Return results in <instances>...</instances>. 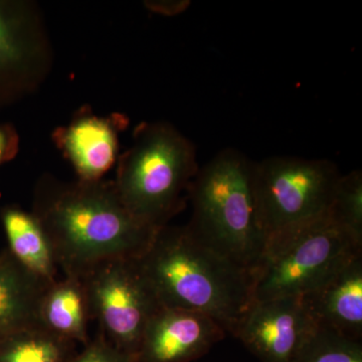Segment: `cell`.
<instances>
[{
	"instance_id": "7a4b0ae2",
	"label": "cell",
	"mask_w": 362,
	"mask_h": 362,
	"mask_svg": "<svg viewBox=\"0 0 362 362\" xmlns=\"http://www.w3.org/2000/svg\"><path fill=\"white\" fill-rule=\"evenodd\" d=\"M161 306L202 312L233 335L254 302V276L221 256L187 226H165L137 259Z\"/></svg>"
},
{
	"instance_id": "ba28073f",
	"label": "cell",
	"mask_w": 362,
	"mask_h": 362,
	"mask_svg": "<svg viewBox=\"0 0 362 362\" xmlns=\"http://www.w3.org/2000/svg\"><path fill=\"white\" fill-rule=\"evenodd\" d=\"M54 51L40 7L0 0V109L35 92L51 73Z\"/></svg>"
},
{
	"instance_id": "d6986e66",
	"label": "cell",
	"mask_w": 362,
	"mask_h": 362,
	"mask_svg": "<svg viewBox=\"0 0 362 362\" xmlns=\"http://www.w3.org/2000/svg\"><path fill=\"white\" fill-rule=\"evenodd\" d=\"M68 362H134L129 354L121 351L102 335L88 343L85 349Z\"/></svg>"
},
{
	"instance_id": "e0dca14e",
	"label": "cell",
	"mask_w": 362,
	"mask_h": 362,
	"mask_svg": "<svg viewBox=\"0 0 362 362\" xmlns=\"http://www.w3.org/2000/svg\"><path fill=\"white\" fill-rule=\"evenodd\" d=\"M331 221L362 242V173L340 175L328 211Z\"/></svg>"
},
{
	"instance_id": "30bf717a",
	"label": "cell",
	"mask_w": 362,
	"mask_h": 362,
	"mask_svg": "<svg viewBox=\"0 0 362 362\" xmlns=\"http://www.w3.org/2000/svg\"><path fill=\"white\" fill-rule=\"evenodd\" d=\"M226 334L206 314L161 306L145 327L134 362H192Z\"/></svg>"
},
{
	"instance_id": "ac0fdd59",
	"label": "cell",
	"mask_w": 362,
	"mask_h": 362,
	"mask_svg": "<svg viewBox=\"0 0 362 362\" xmlns=\"http://www.w3.org/2000/svg\"><path fill=\"white\" fill-rule=\"evenodd\" d=\"M294 362H362V344L317 326Z\"/></svg>"
},
{
	"instance_id": "52a82bcc",
	"label": "cell",
	"mask_w": 362,
	"mask_h": 362,
	"mask_svg": "<svg viewBox=\"0 0 362 362\" xmlns=\"http://www.w3.org/2000/svg\"><path fill=\"white\" fill-rule=\"evenodd\" d=\"M82 279L103 337L134 358L147 323L161 307L137 259L103 262Z\"/></svg>"
},
{
	"instance_id": "9a60e30c",
	"label": "cell",
	"mask_w": 362,
	"mask_h": 362,
	"mask_svg": "<svg viewBox=\"0 0 362 362\" xmlns=\"http://www.w3.org/2000/svg\"><path fill=\"white\" fill-rule=\"evenodd\" d=\"M0 216L8 242L7 249L14 258L39 277L56 281L59 268L51 242L35 214L20 206H7Z\"/></svg>"
},
{
	"instance_id": "ffe728a7",
	"label": "cell",
	"mask_w": 362,
	"mask_h": 362,
	"mask_svg": "<svg viewBox=\"0 0 362 362\" xmlns=\"http://www.w3.org/2000/svg\"><path fill=\"white\" fill-rule=\"evenodd\" d=\"M20 144V134L13 124H0V166L16 158Z\"/></svg>"
},
{
	"instance_id": "4fadbf2b",
	"label": "cell",
	"mask_w": 362,
	"mask_h": 362,
	"mask_svg": "<svg viewBox=\"0 0 362 362\" xmlns=\"http://www.w3.org/2000/svg\"><path fill=\"white\" fill-rule=\"evenodd\" d=\"M51 283L21 265L8 249L0 252V341L42 326L40 302Z\"/></svg>"
},
{
	"instance_id": "8992f818",
	"label": "cell",
	"mask_w": 362,
	"mask_h": 362,
	"mask_svg": "<svg viewBox=\"0 0 362 362\" xmlns=\"http://www.w3.org/2000/svg\"><path fill=\"white\" fill-rule=\"evenodd\" d=\"M362 255V242L327 216L267 252L254 272V301L301 297Z\"/></svg>"
},
{
	"instance_id": "9c48e42d",
	"label": "cell",
	"mask_w": 362,
	"mask_h": 362,
	"mask_svg": "<svg viewBox=\"0 0 362 362\" xmlns=\"http://www.w3.org/2000/svg\"><path fill=\"white\" fill-rule=\"evenodd\" d=\"M317 325L301 297L254 301L233 337L262 362H294Z\"/></svg>"
},
{
	"instance_id": "5b68a950",
	"label": "cell",
	"mask_w": 362,
	"mask_h": 362,
	"mask_svg": "<svg viewBox=\"0 0 362 362\" xmlns=\"http://www.w3.org/2000/svg\"><path fill=\"white\" fill-rule=\"evenodd\" d=\"M340 175L337 164L327 159L273 156L255 162V197L266 237L265 255L328 216Z\"/></svg>"
},
{
	"instance_id": "8fae6325",
	"label": "cell",
	"mask_w": 362,
	"mask_h": 362,
	"mask_svg": "<svg viewBox=\"0 0 362 362\" xmlns=\"http://www.w3.org/2000/svg\"><path fill=\"white\" fill-rule=\"evenodd\" d=\"M128 124L123 114L97 116L82 108L68 125L57 128L52 138L78 180H100L118 160L119 133Z\"/></svg>"
},
{
	"instance_id": "44dd1931",
	"label": "cell",
	"mask_w": 362,
	"mask_h": 362,
	"mask_svg": "<svg viewBox=\"0 0 362 362\" xmlns=\"http://www.w3.org/2000/svg\"><path fill=\"white\" fill-rule=\"evenodd\" d=\"M148 6L152 7L154 11L162 13L175 14L180 13L183 9L189 6V1H170V2H156L151 4L148 2Z\"/></svg>"
},
{
	"instance_id": "7c38bea8",
	"label": "cell",
	"mask_w": 362,
	"mask_h": 362,
	"mask_svg": "<svg viewBox=\"0 0 362 362\" xmlns=\"http://www.w3.org/2000/svg\"><path fill=\"white\" fill-rule=\"evenodd\" d=\"M301 301L317 326L361 341L362 255L324 284L301 296Z\"/></svg>"
},
{
	"instance_id": "6da1fadb",
	"label": "cell",
	"mask_w": 362,
	"mask_h": 362,
	"mask_svg": "<svg viewBox=\"0 0 362 362\" xmlns=\"http://www.w3.org/2000/svg\"><path fill=\"white\" fill-rule=\"evenodd\" d=\"M32 213L58 268L81 279L103 262L141 258L160 230L131 214L113 180L64 181L45 173L35 185Z\"/></svg>"
},
{
	"instance_id": "3957f363",
	"label": "cell",
	"mask_w": 362,
	"mask_h": 362,
	"mask_svg": "<svg viewBox=\"0 0 362 362\" xmlns=\"http://www.w3.org/2000/svg\"><path fill=\"white\" fill-rule=\"evenodd\" d=\"M254 163L239 150L228 148L199 168L188 192L192 216L187 225L202 244L252 276L266 252Z\"/></svg>"
},
{
	"instance_id": "2e32d148",
	"label": "cell",
	"mask_w": 362,
	"mask_h": 362,
	"mask_svg": "<svg viewBox=\"0 0 362 362\" xmlns=\"http://www.w3.org/2000/svg\"><path fill=\"white\" fill-rule=\"evenodd\" d=\"M74 344L35 326L0 341V362H68Z\"/></svg>"
},
{
	"instance_id": "5bb4252c",
	"label": "cell",
	"mask_w": 362,
	"mask_h": 362,
	"mask_svg": "<svg viewBox=\"0 0 362 362\" xmlns=\"http://www.w3.org/2000/svg\"><path fill=\"white\" fill-rule=\"evenodd\" d=\"M90 319L89 297L83 279L65 276L49 285L40 307V323L45 329L86 346L90 342Z\"/></svg>"
},
{
	"instance_id": "277c9868",
	"label": "cell",
	"mask_w": 362,
	"mask_h": 362,
	"mask_svg": "<svg viewBox=\"0 0 362 362\" xmlns=\"http://www.w3.org/2000/svg\"><path fill=\"white\" fill-rule=\"evenodd\" d=\"M199 169L194 143L173 124L144 122L118 157L113 182L131 214L159 230L185 209Z\"/></svg>"
}]
</instances>
